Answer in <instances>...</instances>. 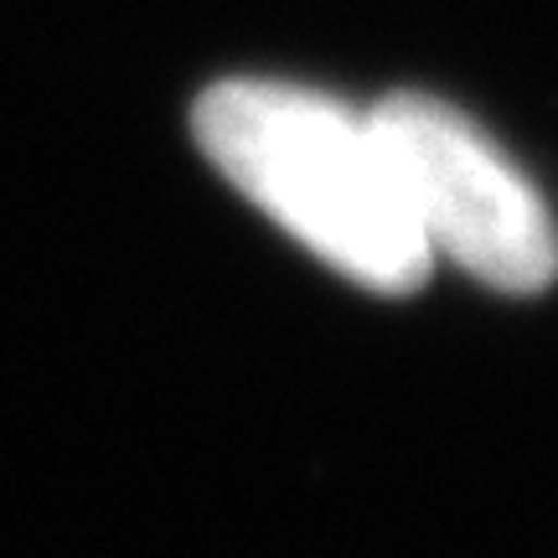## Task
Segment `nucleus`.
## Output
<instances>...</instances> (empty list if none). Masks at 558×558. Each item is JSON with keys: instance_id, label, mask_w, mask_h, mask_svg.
Masks as SVG:
<instances>
[{"instance_id": "obj_1", "label": "nucleus", "mask_w": 558, "mask_h": 558, "mask_svg": "<svg viewBox=\"0 0 558 558\" xmlns=\"http://www.w3.org/2000/svg\"><path fill=\"white\" fill-rule=\"evenodd\" d=\"M197 145L337 275L383 295L429 279L435 254L403 207L373 114L300 83L228 78L202 94Z\"/></svg>"}, {"instance_id": "obj_2", "label": "nucleus", "mask_w": 558, "mask_h": 558, "mask_svg": "<svg viewBox=\"0 0 558 558\" xmlns=\"http://www.w3.org/2000/svg\"><path fill=\"white\" fill-rule=\"evenodd\" d=\"M367 114L429 254H450L507 295H533L558 275L548 202L476 120L429 94H388Z\"/></svg>"}]
</instances>
